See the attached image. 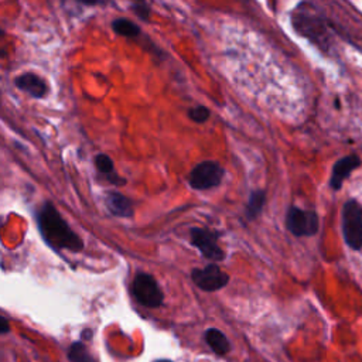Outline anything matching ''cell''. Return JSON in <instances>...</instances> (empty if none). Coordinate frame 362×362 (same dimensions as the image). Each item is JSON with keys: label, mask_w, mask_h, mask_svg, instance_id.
I'll return each instance as SVG.
<instances>
[{"label": "cell", "mask_w": 362, "mask_h": 362, "mask_svg": "<svg viewBox=\"0 0 362 362\" xmlns=\"http://www.w3.org/2000/svg\"><path fill=\"white\" fill-rule=\"evenodd\" d=\"M37 221L45 242L52 247L68 249L72 252H79L83 247L82 239L69 228L51 204H44L41 206Z\"/></svg>", "instance_id": "obj_1"}, {"label": "cell", "mask_w": 362, "mask_h": 362, "mask_svg": "<svg viewBox=\"0 0 362 362\" xmlns=\"http://www.w3.org/2000/svg\"><path fill=\"white\" fill-rule=\"evenodd\" d=\"M342 235L352 250L362 249V205L356 199H348L342 206Z\"/></svg>", "instance_id": "obj_2"}, {"label": "cell", "mask_w": 362, "mask_h": 362, "mask_svg": "<svg viewBox=\"0 0 362 362\" xmlns=\"http://www.w3.org/2000/svg\"><path fill=\"white\" fill-rule=\"evenodd\" d=\"M225 170L221 167L219 163L212 160H205L198 163L191 173L188 174V184L191 188L197 191H205L211 189L214 187H218L222 182Z\"/></svg>", "instance_id": "obj_3"}, {"label": "cell", "mask_w": 362, "mask_h": 362, "mask_svg": "<svg viewBox=\"0 0 362 362\" xmlns=\"http://www.w3.org/2000/svg\"><path fill=\"white\" fill-rule=\"evenodd\" d=\"M133 297L144 307L157 308L163 304V291L151 274L137 273L132 283Z\"/></svg>", "instance_id": "obj_4"}, {"label": "cell", "mask_w": 362, "mask_h": 362, "mask_svg": "<svg viewBox=\"0 0 362 362\" xmlns=\"http://www.w3.org/2000/svg\"><path fill=\"white\" fill-rule=\"evenodd\" d=\"M287 230L297 236H313L320 229V218L314 211H305L298 206H290L286 215Z\"/></svg>", "instance_id": "obj_5"}, {"label": "cell", "mask_w": 362, "mask_h": 362, "mask_svg": "<svg viewBox=\"0 0 362 362\" xmlns=\"http://www.w3.org/2000/svg\"><path fill=\"white\" fill-rule=\"evenodd\" d=\"M191 243L201 252V255L214 262H222L225 259L223 249L218 245L219 233L209 228H191L189 229Z\"/></svg>", "instance_id": "obj_6"}, {"label": "cell", "mask_w": 362, "mask_h": 362, "mask_svg": "<svg viewBox=\"0 0 362 362\" xmlns=\"http://www.w3.org/2000/svg\"><path fill=\"white\" fill-rule=\"evenodd\" d=\"M191 279L198 288L204 291H216L228 284L229 274L221 270L218 264L209 263L202 269H192Z\"/></svg>", "instance_id": "obj_7"}, {"label": "cell", "mask_w": 362, "mask_h": 362, "mask_svg": "<svg viewBox=\"0 0 362 362\" xmlns=\"http://www.w3.org/2000/svg\"><path fill=\"white\" fill-rule=\"evenodd\" d=\"M361 165V158L356 154H349L345 157H341L337 160L332 165L331 178H329V187L334 191L341 189L344 181L352 174L354 170H356Z\"/></svg>", "instance_id": "obj_8"}, {"label": "cell", "mask_w": 362, "mask_h": 362, "mask_svg": "<svg viewBox=\"0 0 362 362\" xmlns=\"http://www.w3.org/2000/svg\"><path fill=\"white\" fill-rule=\"evenodd\" d=\"M16 86L34 98H44L47 93V83L35 74H23L17 76Z\"/></svg>", "instance_id": "obj_9"}, {"label": "cell", "mask_w": 362, "mask_h": 362, "mask_svg": "<svg viewBox=\"0 0 362 362\" xmlns=\"http://www.w3.org/2000/svg\"><path fill=\"white\" fill-rule=\"evenodd\" d=\"M105 205L109 209V212L115 216L129 218L133 215L132 201L119 192H107L105 197Z\"/></svg>", "instance_id": "obj_10"}, {"label": "cell", "mask_w": 362, "mask_h": 362, "mask_svg": "<svg viewBox=\"0 0 362 362\" xmlns=\"http://www.w3.org/2000/svg\"><path fill=\"white\" fill-rule=\"evenodd\" d=\"M205 341L216 355H225L230 349V342L226 335L218 328H209L205 331Z\"/></svg>", "instance_id": "obj_11"}, {"label": "cell", "mask_w": 362, "mask_h": 362, "mask_svg": "<svg viewBox=\"0 0 362 362\" xmlns=\"http://www.w3.org/2000/svg\"><path fill=\"white\" fill-rule=\"evenodd\" d=\"M264 202H266V191L264 189L252 191L250 197H249V201L246 204V208H245L246 218L249 221L256 219L260 215V212L263 211Z\"/></svg>", "instance_id": "obj_12"}, {"label": "cell", "mask_w": 362, "mask_h": 362, "mask_svg": "<svg viewBox=\"0 0 362 362\" xmlns=\"http://www.w3.org/2000/svg\"><path fill=\"white\" fill-rule=\"evenodd\" d=\"M69 362H98L96 358L88 351L83 342L75 341L71 344L68 349Z\"/></svg>", "instance_id": "obj_13"}, {"label": "cell", "mask_w": 362, "mask_h": 362, "mask_svg": "<svg viewBox=\"0 0 362 362\" xmlns=\"http://www.w3.org/2000/svg\"><path fill=\"white\" fill-rule=\"evenodd\" d=\"M112 28L116 34L123 37H137L140 34V27L127 18H116L112 23Z\"/></svg>", "instance_id": "obj_14"}, {"label": "cell", "mask_w": 362, "mask_h": 362, "mask_svg": "<svg viewBox=\"0 0 362 362\" xmlns=\"http://www.w3.org/2000/svg\"><path fill=\"white\" fill-rule=\"evenodd\" d=\"M95 164L98 167V170L106 175H109L110 180H116V184L117 185H123L126 181L119 178L116 174H115V170H113V161L106 156V154H98L96 158H95Z\"/></svg>", "instance_id": "obj_15"}, {"label": "cell", "mask_w": 362, "mask_h": 362, "mask_svg": "<svg viewBox=\"0 0 362 362\" xmlns=\"http://www.w3.org/2000/svg\"><path fill=\"white\" fill-rule=\"evenodd\" d=\"M187 115H188V117H189L192 122H195V123H205V122L209 119L211 112H209L208 107H205V106H202V105H198V106H195V107L188 109Z\"/></svg>", "instance_id": "obj_16"}, {"label": "cell", "mask_w": 362, "mask_h": 362, "mask_svg": "<svg viewBox=\"0 0 362 362\" xmlns=\"http://www.w3.org/2000/svg\"><path fill=\"white\" fill-rule=\"evenodd\" d=\"M132 10L134 11V14H136L139 18H141V20H144V21L148 20V16H150V6H148L147 3H144V1L133 3V4H132Z\"/></svg>", "instance_id": "obj_17"}, {"label": "cell", "mask_w": 362, "mask_h": 362, "mask_svg": "<svg viewBox=\"0 0 362 362\" xmlns=\"http://www.w3.org/2000/svg\"><path fill=\"white\" fill-rule=\"evenodd\" d=\"M10 331V324H8V321L3 317V315H0V334H6V332H8Z\"/></svg>", "instance_id": "obj_18"}, {"label": "cell", "mask_w": 362, "mask_h": 362, "mask_svg": "<svg viewBox=\"0 0 362 362\" xmlns=\"http://www.w3.org/2000/svg\"><path fill=\"white\" fill-rule=\"evenodd\" d=\"M154 362H173V361H170V359H157Z\"/></svg>", "instance_id": "obj_19"}]
</instances>
